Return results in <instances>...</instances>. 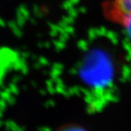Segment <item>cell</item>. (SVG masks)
Segmentation results:
<instances>
[{
    "label": "cell",
    "instance_id": "cell-1",
    "mask_svg": "<svg viewBox=\"0 0 131 131\" xmlns=\"http://www.w3.org/2000/svg\"><path fill=\"white\" fill-rule=\"evenodd\" d=\"M82 69L84 82L93 88H105L112 81V70L107 61L102 58H91Z\"/></svg>",
    "mask_w": 131,
    "mask_h": 131
},
{
    "label": "cell",
    "instance_id": "cell-2",
    "mask_svg": "<svg viewBox=\"0 0 131 131\" xmlns=\"http://www.w3.org/2000/svg\"><path fill=\"white\" fill-rule=\"evenodd\" d=\"M102 10L108 21L118 25L131 15V0H107L103 4Z\"/></svg>",
    "mask_w": 131,
    "mask_h": 131
},
{
    "label": "cell",
    "instance_id": "cell-4",
    "mask_svg": "<svg viewBox=\"0 0 131 131\" xmlns=\"http://www.w3.org/2000/svg\"><path fill=\"white\" fill-rule=\"evenodd\" d=\"M60 131H84V129L76 125H69L62 127Z\"/></svg>",
    "mask_w": 131,
    "mask_h": 131
},
{
    "label": "cell",
    "instance_id": "cell-3",
    "mask_svg": "<svg viewBox=\"0 0 131 131\" xmlns=\"http://www.w3.org/2000/svg\"><path fill=\"white\" fill-rule=\"evenodd\" d=\"M118 25L123 29L126 37L131 42V15L122 19Z\"/></svg>",
    "mask_w": 131,
    "mask_h": 131
}]
</instances>
